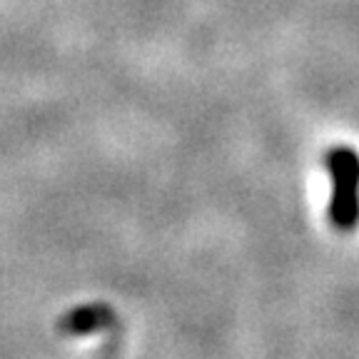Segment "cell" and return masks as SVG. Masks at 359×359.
Wrapping results in <instances>:
<instances>
[{"mask_svg":"<svg viewBox=\"0 0 359 359\" xmlns=\"http://www.w3.org/2000/svg\"><path fill=\"white\" fill-rule=\"evenodd\" d=\"M112 314L105 304H90V307L75 309L65 322H62V330L70 332V334H88L93 330H102L105 325H110Z\"/></svg>","mask_w":359,"mask_h":359,"instance_id":"2","label":"cell"},{"mask_svg":"<svg viewBox=\"0 0 359 359\" xmlns=\"http://www.w3.org/2000/svg\"><path fill=\"white\" fill-rule=\"evenodd\" d=\"M332 175L330 219L339 230L354 227L359 217V157L349 147H337L327 155Z\"/></svg>","mask_w":359,"mask_h":359,"instance_id":"1","label":"cell"}]
</instances>
